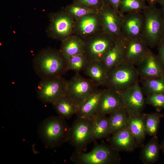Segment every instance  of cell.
I'll use <instances>...</instances> for the list:
<instances>
[{"label":"cell","mask_w":164,"mask_h":164,"mask_svg":"<svg viewBox=\"0 0 164 164\" xmlns=\"http://www.w3.org/2000/svg\"><path fill=\"white\" fill-rule=\"evenodd\" d=\"M32 65L41 79L61 77L69 70L68 61L60 50L50 48L39 52L33 59Z\"/></svg>","instance_id":"cell-1"},{"label":"cell","mask_w":164,"mask_h":164,"mask_svg":"<svg viewBox=\"0 0 164 164\" xmlns=\"http://www.w3.org/2000/svg\"><path fill=\"white\" fill-rule=\"evenodd\" d=\"M70 127L65 119L52 116L43 120L38 129L39 136L45 146L49 149L60 147L68 142Z\"/></svg>","instance_id":"cell-2"},{"label":"cell","mask_w":164,"mask_h":164,"mask_svg":"<svg viewBox=\"0 0 164 164\" xmlns=\"http://www.w3.org/2000/svg\"><path fill=\"white\" fill-rule=\"evenodd\" d=\"M144 23L140 38L151 48L157 46L164 36L162 10L155 5H149L142 11Z\"/></svg>","instance_id":"cell-3"},{"label":"cell","mask_w":164,"mask_h":164,"mask_svg":"<svg viewBox=\"0 0 164 164\" xmlns=\"http://www.w3.org/2000/svg\"><path fill=\"white\" fill-rule=\"evenodd\" d=\"M119 151L111 145L98 144L88 152L75 151L70 159L77 164H116L120 162Z\"/></svg>","instance_id":"cell-4"},{"label":"cell","mask_w":164,"mask_h":164,"mask_svg":"<svg viewBox=\"0 0 164 164\" xmlns=\"http://www.w3.org/2000/svg\"><path fill=\"white\" fill-rule=\"evenodd\" d=\"M139 77L135 67L122 63L108 71L104 85L107 89L120 92L139 82Z\"/></svg>","instance_id":"cell-5"},{"label":"cell","mask_w":164,"mask_h":164,"mask_svg":"<svg viewBox=\"0 0 164 164\" xmlns=\"http://www.w3.org/2000/svg\"><path fill=\"white\" fill-rule=\"evenodd\" d=\"M46 32L50 38L61 41L73 35L75 21L64 8L49 15Z\"/></svg>","instance_id":"cell-6"},{"label":"cell","mask_w":164,"mask_h":164,"mask_svg":"<svg viewBox=\"0 0 164 164\" xmlns=\"http://www.w3.org/2000/svg\"><path fill=\"white\" fill-rule=\"evenodd\" d=\"M92 118H77L70 127L68 142L75 151L85 152L93 141Z\"/></svg>","instance_id":"cell-7"},{"label":"cell","mask_w":164,"mask_h":164,"mask_svg":"<svg viewBox=\"0 0 164 164\" xmlns=\"http://www.w3.org/2000/svg\"><path fill=\"white\" fill-rule=\"evenodd\" d=\"M84 54L88 62L102 61L115 45L116 41L103 32L84 40Z\"/></svg>","instance_id":"cell-8"},{"label":"cell","mask_w":164,"mask_h":164,"mask_svg":"<svg viewBox=\"0 0 164 164\" xmlns=\"http://www.w3.org/2000/svg\"><path fill=\"white\" fill-rule=\"evenodd\" d=\"M98 86L90 79L84 78L76 73L66 81L65 94L80 106L85 100L96 92Z\"/></svg>","instance_id":"cell-9"},{"label":"cell","mask_w":164,"mask_h":164,"mask_svg":"<svg viewBox=\"0 0 164 164\" xmlns=\"http://www.w3.org/2000/svg\"><path fill=\"white\" fill-rule=\"evenodd\" d=\"M98 14L103 32L116 41L123 39L121 26L124 15L114 9L104 2Z\"/></svg>","instance_id":"cell-10"},{"label":"cell","mask_w":164,"mask_h":164,"mask_svg":"<svg viewBox=\"0 0 164 164\" xmlns=\"http://www.w3.org/2000/svg\"><path fill=\"white\" fill-rule=\"evenodd\" d=\"M67 80L62 77L41 79L38 84V98L45 103L52 104L65 94Z\"/></svg>","instance_id":"cell-11"},{"label":"cell","mask_w":164,"mask_h":164,"mask_svg":"<svg viewBox=\"0 0 164 164\" xmlns=\"http://www.w3.org/2000/svg\"><path fill=\"white\" fill-rule=\"evenodd\" d=\"M119 93L123 106L129 115L142 113L146 104L144 95L139 82Z\"/></svg>","instance_id":"cell-12"},{"label":"cell","mask_w":164,"mask_h":164,"mask_svg":"<svg viewBox=\"0 0 164 164\" xmlns=\"http://www.w3.org/2000/svg\"><path fill=\"white\" fill-rule=\"evenodd\" d=\"M75 21L73 34L84 40L103 32L98 13L90 14Z\"/></svg>","instance_id":"cell-13"},{"label":"cell","mask_w":164,"mask_h":164,"mask_svg":"<svg viewBox=\"0 0 164 164\" xmlns=\"http://www.w3.org/2000/svg\"><path fill=\"white\" fill-rule=\"evenodd\" d=\"M123 40L125 47L123 63L136 67L151 50L140 38Z\"/></svg>","instance_id":"cell-14"},{"label":"cell","mask_w":164,"mask_h":164,"mask_svg":"<svg viewBox=\"0 0 164 164\" xmlns=\"http://www.w3.org/2000/svg\"><path fill=\"white\" fill-rule=\"evenodd\" d=\"M135 67L141 78L151 79L164 76V70L157 55L151 50Z\"/></svg>","instance_id":"cell-15"},{"label":"cell","mask_w":164,"mask_h":164,"mask_svg":"<svg viewBox=\"0 0 164 164\" xmlns=\"http://www.w3.org/2000/svg\"><path fill=\"white\" fill-rule=\"evenodd\" d=\"M143 23L144 17L142 11L124 15L121 26L123 39L140 38Z\"/></svg>","instance_id":"cell-16"},{"label":"cell","mask_w":164,"mask_h":164,"mask_svg":"<svg viewBox=\"0 0 164 164\" xmlns=\"http://www.w3.org/2000/svg\"><path fill=\"white\" fill-rule=\"evenodd\" d=\"M123 107L119 93L108 89H104L96 115H106Z\"/></svg>","instance_id":"cell-17"},{"label":"cell","mask_w":164,"mask_h":164,"mask_svg":"<svg viewBox=\"0 0 164 164\" xmlns=\"http://www.w3.org/2000/svg\"><path fill=\"white\" fill-rule=\"evenodd\" d=\"M108 141L110 145L119 152H131L137 147L136 141L128 127L112 134Z\"/></svg>","instance_id":"cell-18"},{"label":"cell","mask_w":164,"mask_h":164,"mask_svg":"<svg viewBox=\"0 0 164 164\" xmlns=\"http://www.w3.org/2000/svg\"><path fill=\"white\" fill-rule=\"evenodd\" d=\"M146 114L128 116V128L136 141L137 147L144 145L147 135L145 122Z\"/></svg>","instance_id":"cell-19"},{"label":"cell","mask_w":164,"mask_h":164,"mask_svg":"<svg viewBox=\"0 0 164 164\" xmlns=\"http://www.w3.org/2000/svg\"><path fill=\"white\" fill-rule=\"evenodd\" d=\"M85 47L84 40L73 34L61 41L59 50L68 61L73 56L84 54Z\"/></svg>","instance_id":"cell-20"},{"label":"cell","mask_w":164,"mask_h":164,"mask_svg":"<svg viewBox=\"0 0 164 164\" xmlns=\"http://www.w3.org/2000/svg\"><path fill=\"white\" fill-rule=\"evenodd\" d=\"M52 104L58 115L65 119L76 114L80 108L78 103L65 94Z\"/></svg>","instance_id":"cell-21"},{"label":"cell","mask_w":164,"mask_h":164,"mask_svg":"<svg viewBox=\"0 0 164 164\" xmlns=\"http://www.w3.org/2000/svg\"><path fill=\"white\" fill-rule=\"evenodd\" d=\"M104 91V89H98L80 104L79 110L76 114L77 118H92L96 115Z\"/></svg>","instance_id":"cell-22"},{"label":"cell","mask_w":164,"mask_h":164,"mask_svg":"<svg viewBox=\"0 0 164 164\" xmlns=\"http://www.w3.org/2000/svg\"><path fill=\"white\" fill-rule=\"evenodd\" d=\"M83 71L98 86L104 84L108 70L102 61L88 62Z\"/></svg>","instance_id":"cell-23"},{"label":"cell","mask_w":164,"mask_h":164,"mask_svg":"<svg viewBox=\"0 0 164 164\" xmlns=\"http://www.w3.org/2000/svg\"><path fill=\"white\" fill-rule=\"evenodd\" d=\"M160 145L158 137L153 136L145 145L142 146L140 158L144 164H151L155 163L159 158Z\"/></svg>","instance_id":"cell-24"},{"label":"cell","mask_w":164,"mask_h":164,"mask_svg":"<svg viewBox=\"0 0 164 164\" xmlns=\"http://www.w3.org/2000/svg\"><path fill=\"white\" fill-rule=\"evenodd\" d=\"M124 50L123 39L116 41L102 60L108 71L123 63Z\"/></svg>","instance_id":"cell-25"},{"label":"cell","mask_w":164,"mask_h":164,"mask_svg":"<svg viewBox=\"0 0 164 164\" xmlns=\"http://www.w3.org/2000/svg\"><path fill=\"white\" fill-rule=\"evenodd\" d=\"M92 120L93 141L106 137L111 134L109 117L106 115H95Z\"/></svg>","instance_id":"cell-26"},{"label":"cell","mask_w":164,"mask_h":164,"mask_svg":"<svg viewBox=\"0 0 164 164\" xmlns=\"http://www.w3.org/2000/svg\"><path fill=\"white\" fill-rule=\"evenodd\" d=\"M128 114L122 107L110 114L109 117L111 134L128 127Z\"/></svg>","instance_id":"cell-27"},{"label":"cell","mask_w":164,"mask_h":164,"mask_svg":"<svg viewBox=\"0 0 164 164\" xmlns=\"http://www.w3.org/2000/svg\"><path fill=\"white\" fill-rule=\"evenodd\" d=\"M141 87L146 96L154 94H164V76L151 79L140 78Z\"/></svg>","instance_id":"cell-28"},{"label":"cell","mask_w":164,"mask_h":164,"mask_svg":"<svg viewBox=\"0 0 164 164\" xmlns=\"http://www.w3.org/2000/svg\"><path fill=\"white\" fill-rule=\"evenodd\" d=\"M66 11L76 20L87 15L98 13L99 11L73 2L64 8Z\"/></svg>","instance_id":"cell-29"},{"label":"cell","mask_w":164,"mask_h":164,"mask_svg":"<svg viewBox=\"0 0 164 164\" xmlns=\"http://www.w3.org/2000/svg\"><path fill=\"white\" fill-rule=\"evenodd\" d=\"M145 0H121L118 9L122 14L142 12L146 7Z\"/></svg>","instance_id":"cell-30"},{"label":"cell","mask_w":164,"mask_h":164,"mask_svg":"<svg viewBox=\"0 0 164 164\" xmlns=\"http://www.w3.org/2000/svg\"><path fill=\"white\" fill-rule=\"evenodd\" d=\"M163 114L156 112L146 114L145 117V125L147 135L150 136H156L158 134L160 118Z\"/></svg>","instance_id":"cell-31"},{"label":"cell","mask_w":164,"mask_h":164,"mask_svg":"<svg viewBox=\"0 0 164 164\" xmlns=\"http://www.w3.org/2000/svg\"><path fill=\"white\" fill-rule=\"evenodd\" d=\"M88 61L84 54L73 56L68 61V68L75 72L76 73H79L83 71Z\"/></svg>","instance_id":"cell-32"},{"label":"cell","mask_w":164,"mask_h":164,"mask_svg":"<svg viewBox=\"0 0 164 164\" xmlns=\"http://www.w3.org/2000/svg\"><path fill=\"white\" fill-rule=\"evenodd\" d=\"M146 104L153 107L158 112L164 109V94H154L146 96Z\"/></svg>","instance_id":"cell-33"},{"label":"cell","mask_w":164,"mask_h":164,"mask_svg":"<svg viewBox=\"0 0 164 164\" xmlns=\"http://www.w3.org/2000/svg\"><path fill=\"white\" fill-rule=\"evenodd\" d=\"M73 2L99 11L103 6L104 0H73Z\"/></svg>","instance_id":"cell-34"},{"label":"cell","mask_w":164,"mask_h":164,"mask_svg":"<svg viewBox=\"0 0 164 164\" xmlns=\"http://www.w3.org/2000/svg\"><path fill=\"white\" fill-rule=\"evenodd\" d=\"M158 57L164 70V37L160 42L157 46Z\"/></svg>","instance_id":"cell-35"},{"label":"cell","mask_w":164,"mask_h":164,"mask_svg":"<svg viewBox=\"0 0 164 164\" xmlns=\"http://www.w3.org/2000/svg\"><path fill=\"white\" fill-rule=\"evenodd\" d=\"M121 0H104V2L114 10L119 11V5Z\"/></svg>","instance_id":"cell-36"},{"label":"cell","mask_w":164,"mask_h":164,"mask_svg":"<svg viewBox=\"0 0 164 164\" xmlns=\"http://www.w3.org/2000/svg\"><path fill=\"white\" fill-rule=\"evenodd\" d=\"M147 2L149 5H155L159 0H145Z\"/></svg>","instance_id":"cell-37"},{"label":"cell","mask_w":164,"mask_h":164,"mask_svg":"<svg viewBox=\"0 0 164 164\" xmlns=\"http://www.w3.org/2000/svg\"><path fill=\"white\" fill-rule=\"evenodd\" d=\"M157 3L160 5L161 7H164V0H159Z\"/></svg>","instance_id":"cell-38"},{"label":"cell","mask_w":164,"mask_h":164,"mask_svg":"<svg viewBox=\"0 0 164 164\" xmlns=\"http://www.w3.org/2000/svg\"><path fill=\"white\" fill-rule=\"evenodd\" d=\"M160 149L162 150L164 154V139L160 145Z\"/></svg>","instance_id":"cell-39"},{"label":"cell","mask_w":164,"mask_h":164,"mask_svg":"<svg viewBox=\"0 0 164 164\" xmlns=\"http://www.w3.org/2000/svg\"><path fill=\"white\" fill-rule=\"evenodd\" d=\"M161 9L162 10L163 14V23H164V36L163 37H164V7H161Z\"/></svg>","instance_id":"cell-40"}]
</instances>
